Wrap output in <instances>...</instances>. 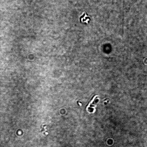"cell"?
Here are the masks:
<instances>
[{
  "label": "cell",
  "mask_w": 147,
  "mask_h": 147,
  "mask_svg": "<svg viewBox=\"0 0 147 147\" xmlns=\"http://www.w3.org/2000/svg\"><path fill=\"white\" fill-rule=\"evenodd\" d=\"M96 96H95L92 99V100H91V101L89 103V104L87 106V108H86V109H87L90 107V105H91V103H92V102H93L95 98H96Z\"/></svg>",
  "instance_id": "1"
}]
</instances>
